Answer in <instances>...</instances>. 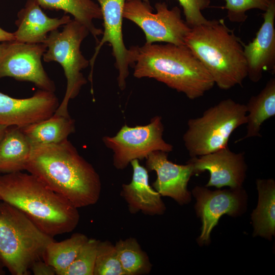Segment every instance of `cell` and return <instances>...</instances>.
Returning <instances> with one entry per match:
<instances>
[{"instance_id":"6da1fadb","label":"cell","mask_w":275,"mask_h":275,"mask_svg":"<svg viewBox=\"0 0 275 275\" xmlns=\"http://www.w3.org/2000/svg\"><path fill=\"white\" fill-rule=\"evenodd\" d=\"M25 170L77 208L99 199V175L68 140L32 146Z\"/></svg>"},{"instance_id":"7a4b0ae2","label":"cell","mask_w":275,"mask_h":275,"mask_svg":"<svg viewBox=\"0 0 275 275\" xmlns=\"http://www.w3.org/2000/svg\"><path fill=\"white\" fill-rule=\"evenodd\" d=\"M0 199L52 237L72 232L79 221L77 208L30 173L20 171L0 176Z\"/></svg>"},{"instance_id":"3957f363","label":"cell","mask_w":275,"mask_h":275,"mask_svg":"<svg viewBox=\"0 0 275 275\" xmlns=\"http://www.w3.org/2000/svg\"><path fill=\"white\" fill-rule=\"evenodd\" d=\"M135 48L133 74L136 78L155 79L191 100L203 96L215 85L186 45L153 43Z\"/></svg>"},{"instance_id":"277c9868","label":"cell","mask_w":275,"mask_h":275,"mask_svg":"<svg viewBox=\"0 0 275 275\" xmlns=\"http://www.w3.org/2000/svg\"><path fill=\"white\" fill-rule=\"evenodd\" d=\"M243 43L223 19L209 20L191 28L185 45L222 90L241 85L248 76Z\"/></svg>"},{"instance_id":"5b68a950","label":"cell","mask_w":275,"mask_h":275,"mask_svg":"<svg viewBox=\"0 0 275 275\" xmlns=\"http://www.w3.org/2000/svg\"><path fill=\"white\" fill-rule=\"evenodd\" d=\"M53 237L12 205L0 203V261L13 275H28Z\"/></svg>"},{"instance_id":"8992f818","label":"cell","mask_w":275,"mask_h":275,"mask_svg":"<svg viewBox=\"0 0 275 275\" xmlns=\"http://www.w3.org/2000/svg\"><path fill=\"white\" fill-rule=\"evenodd\" d=\"M246 115L245 104L228 98L208 108L201 116L189 119L183 141L189 156L198 157L228 146L233 131L246 124Z\"/></svg>"},{"instance_id":"52a82bcc","label":"cell","mask_w":275,"mask_h":275,"mask_svg":"<svg viewBox=\"0 0 275 275\" xmlns=\"http://www.w3.org/2000/svg\"><path fill=\"white\" fill-rule=\"evenodd\" d=\"M89 34L85 26L73 19L64 25L62 31L56 30L49 33L43 42L47 48L42 56L44 61L60 64L67 80L65 94L56 115L70 116V100L75 98L87 82L81 71L90 65V60L82 54L80 45Z\"/></svg>"},{"instance_id":"ba28073f","label":"cell","mask_w":275,"mask_h":275,"mask_svg":"<svg viewBox=\"0 0 275 275\" xmlns=\"http://www.w3.org/2000/svg\"><path fill=\"white\" fill-rule=\"evenodd\" d=\"M156 12L152 13L150 4L142 0H126L123 18L139 26L145 35V44L166 42L185 45L190 28L181 18L178 7L169 9L165 2L157 3Z\"/></svg>"},{"instance_id":"9c48e42d","label":"cell","mask_w":275,"mask_h":275,"mask_svg":"<svg viewBox=\"0 0 275 275\" xmlns=\"http://www.w3.org/2000/svg\"><path fill=\"white\" fill-rule=\"evenodd\" d=\"M163 131L162 118L156 116L147 125L130 127L125 124L115 135L104 136L102 141L113 152L114 166L123 170L132 160L146 159L154 151H172L173 146L163 140Z\"/></svg>"},{"instance_id":"30bf717a","label":"cell","mask_w":275,"mask_h":275,"mask_svg":"<svg viewBox=\"0 0 275 275\" xmlns=\"http://www.w3.org/2000/svg\"><path fill=\"white\" fill-rule=\"evenodd\" d=\"M100 6L104 30L101 40L97 43L94 53L90 60L91 70L89 80L93 90V73L96 59L103 45L108 43L112 48L115 59V67L118 71L117 82L121 90L126 87V80L129 75V67L134 64L135 46L127 48L123 41L122 22L123 9L126 0H96Z\"/></svg>"},{"instance_id":"8fae6325","label":"cell","mask_w":275,"mask_h":275,"mask_svg":"<svg viewBox=\"0 0 275 275\" xmlns=\"http://www.w3.org/2000/svg\"><path fill=\"white\" fill-rule=\"evenodd\" d=\"M46 48L44 43L8 42L0 56V79L9 76L29 81L40 90L54 92L55 84L47 75L41 62Z\"/></svg>"},{"instance_id":"7c38bea8","label":"cell","mask_w":275,"mask_h":275,"mask_svg":"<svg viewBox=\"0 0 275 275\" xmlns=\"http://www.w3.org/2000/svg\"><path fill=\"white\" fill-rule=\"evenodd\" d=\"M196 199L195 209L201 219V233L197 240L199 244H208L210 233L224 214L235 216L242 212L245 205L244 191L241 188L212 191L206 187L196 186L192 191Z\"/></svg>"},{"instance_id":"4fadbf2b","label":"cell","mask_w":275,"mask_h":275,"mask_svg":"<svg viewBox=\"0 0 275 275\" xmlns=\"http://www.w3.org/2000/svg\"><path fill=\"white\" fill-rule=\"evenodd\" d=\"M59 104L54 92L43 90L24 99L14 98L0 92V124L23 127L50 117Z\"/></svg>"},{"instance_id":"5bb4252c","label":"cell","mask_w":275,"mask_h":275,"mask_svg":"<svg viewBox=\"0 0 275 275\" xmlns=\"http://www.w3.org/2000/svg\"><path fill=\"white\" fill-rule=\"evenodd\" d=\"M194 167L195 174L205 171L210 173L206 187L241 188L245 180L247 166L243 152L235 153L228 146L202 156L191 157L188 161Z\"/></svg>"},{"instance_id":"9a60e30c","label":"cell","mask_w":275,"mask_h":275,"mask_svg":"<svg viewBox=\"0 0 275 275\" xmlns=\"http://www.w3.org/2000/svg\"><path fill=\"white\" fill-rule=\"evenodd\" d=\"M168 153L156 151L146 158L148 171H154L157 178L152 187L161 196L172 198L178 204H188L190 194L187 184L190 177L195 175L193 164L188 161L184 165L177 164L168 160Z\"/></svg>"},{"instance_id":"2e32d148","label":"cell","mask_w":275,"mask_h":275,"mask_svg":"<svg viewBox=\"0 0 275 275\" xmlns=\"http://www.w3.org/2000/svg\"><path fill=\"white\" fill-rule=\"evenodd\" d=\"M275 0L263 13V22L255 38L243 44V52L248 69V77L258 82L264 71L275 69Z\"/></svg>"},{"instance_id":"e0dca14e","label":"cell","mask_w":275,"mask_h":275,"mask_svg":"<svg viewBox=\"0 0 275 275\" xmlns=\"http://www.w3.org/2000/svg\"><path fill=\"white\" fill-rule=\"evenodd\" d=\"M132 168L131 181L123 184L120 195L127 204L130 213L141 212L150 216L162 214L166 209L161 195L149 182L148 171L138 159L130 163Z\"/></svg>"},{"instance_id":"ac0fdd59","label":"cell","mask_w":275,"mask_h":275,"mask_svg":"<svg viewBox=\"0 0 275 275\" xmlns=\"http://www.w3.org/2000/svg\"><path fill=\"white\" fill-rule=\"evenodd\" d=\"M71 20L70 16L60 18L48 17L41 10L37 0H28L24 8L18 13L13 33L14 41L29 44L43 43L48 34L58 30Z\"/></svg>"},{"instance_id":"d6986e66","label":"cell","mask_w":275,"mask_h":275,"mask_svg":"<svg viewBox=\"0 0 275 275\" xmlns=\"http://www.w3.org/2000/svg\"><path fill=\"white\" fill-rule=\"evenodd\" d=\"M32 146L20 127L9 126L0 142V173L25 170Z\"/></svg>"},{"instance_id":"ffe728a7","label":"cell","mask_w":275,"mask_h":275,"mask_svg":"<svg viewBox=\"0 0 275 275\" xmlns=\"http://www.w3.org/2000/svg\"><path fill=\"white\" fill-rule=\"evenodd\" d=\"M32 146L56 144L67 140L74 132L75 121L70 116L53 114L50 117L20 128Z\"/></svg>"},{"instance_id":"44dd1931","label":"cell","mask_w":275,"mask_h":275,"mask_svg":"<svg viewBox=\"0 0 275 275\" xmlns=\"http://www.w3.org/2000/svg\"><path fill=\"white\" fill-rule=\"evenodd\" d=\"M246 133L236 142L248 138L261 137L262 124L275 115V79L272 78L257 95L251 97L245 104Z\"/></svg>"},{"instance_id":"7402d4cb","label":"cell","mask_w":275,"mask_h":275,"mask_svg":"<svg viewBox=\"0 0 275 275\" xmlns=\"http://www.w3.org/2000/svg\"><path fill=\"white\" fill-rule=\"evenodd\" d=\"M259 199L252 214L253 236L270 239L275 232V182L273 179L256 180Z\"/></svg>"},{"instance_id":"603a6c76","label":"cell","mask_w":275,"mask_h":275,"mask_svg":"<svg viewBox=\"0 0 275 275\" xmlns=\"http://www.w3.org/2000/svg\"><path fill=\"white\" fill-rule=\"evenodd\" d=\"M45 8L61 10L72 15L74 19L85 26L97 43L103 31L94 24V19H102L99 5L94 0H37Z\"/></svg>"},{"instance_id":"cb8c5ba5","label":"cell","mask_w":275,"mask_h":275,"mask_svg":"<svg viewBox=\"0 0 275 275\" xmlns=\"http://www.w3.org/2000/svg\"><path fill=\"white\" fill-rule=\"evenodd\" d=\"M88 239L84 234L75 233L61 241L54 240L47 246L43 260L54 268L57 275H63Z\"/></svg>"},{"instance_id":"d4e9b609","label":"cell","mask_w":275,"mask_h":275,"mask_svg":"<svg viewBox=\"0 0 275 275\" xmlns=\"http://www.w3.org/2000/svg\"><path fill=\"white\" fill-rule=\"evenodd\" d=\"M115 245L126 275L150 273L152 267L150 259L136 239L130 237L120 239Z\"/></svg>"},{"instance_id":"484cf974","label":"cell","mask_w":275,"mask_h":275,"mask_svg":"<svg viewBox=\"0 0 275 275\" xmlns=\"http://www.w3.org/2000/svg\"><path fill=\"white\" fill-rule=\"evenodd\" d=\"M93 275H126L115 245L108 240L98 243Z\"/></svg>"},{"instance_id":"4316f807","label":"cell","mask_w":275,"mask_h":275,"mask_svg":"<svg viewBox=\"0 0 275 275\" xmlns=\"http://www.w3.org/2000/svg\"><path fill=\"white\" fill-rule=\"evenodd\" d=\"M99 241L94 238L88 239L63 275H93Z\"/></svg>"},{"instance_id":"83f0119b","label":"cell","mask_w":275,"mask_h":275,"mask_svg":"<svg viewBox=\"0 0 275 275\" xmlns=\"http://www.w3.org/2000/svg\"><path fill=\"white\" fill-rule=\"evenodd\" d=\"M274 0H225L223 8L227 10V17L232 22L242 23L247 19V11L259 9L265 11Z\"/></svg>"},{"instance_id":"f1b7e54d","label":"cell","mask_w":275,"mask_h":275,"mask_svg":"<svg viewBox=\"0 0 275 275\" xmlns=\"http://www.w3.org/2000/svg\"><path fill=\"white\" fill-rule=\"evenodd\" d=\"M142 1L150 4L149 0ZM177 1L182 7L185 22L190 28L205 23L208 21L203 15L202 11L209 7L210 0Z\"/></svg>"},{"instance_id":"f546056e","label":"cell","mask_w":275,"mask_h":275,"mask_svg":"<svg viewBox=\"0 0 275 275\" xmlns=\"http://www.w3.org/2000/svg\"><path fill=\"white\" fill-rule=\"evenodd\" d=\"M31 270L35 275L56 274L54 268L42 259L35 262L32 265Z\"/></svg>"},{"instance_id":"4dcf8cb0","label":"cell","mask_w":275,"mask_h":275,"mask_svg":"<svg viewBox=\"0 0 275 275\" xmlns=\"http://www.w3.org/2000/svg\"><path fill=\"white\" fill-rule=\"evenodd\" d=\"M14 40L13 33L7 32L0 28V43Z\"/></svg>"},{"instance_id":"1f68e13d","label":"cell","mask_w":275,"mask_h":275,"mask_svg":"<svg viewBox=\"0 0 275 275\" xmlns=\"http://www.w3.org/2000/svg\"><path fill=\"white\" fill-rule=\"evenodd\" d=\"M8 127L7 126L0 124V142L4 136V134Z\"/></svg>"},{"instance_id":"d6a6232c","label":"cell","mask_w":275,"mask_h":275,"mask_svg":"<svg viewBox=\"0 0 275 275\" xmlns=\"http://www.w3.org/2000/svg\"><path fill=\"white\" fill-rule=\"evenodd\" d=\"M7 42H4L3 43H0V56L6 48Z\"/></svg>"},{"instance_id":"836d02e7","label":"cell","mask_w":275,"mask_h":275,"mask_svg":"<svg viewBox=\"0 0 275 275\" xmlns=\"http://www.w3.org/2000/svg\"><path fill=\"white\" fill-rule=\"evenodd\" d=\"M4 267L0 261V275L5 274Z\"/></svg>"},{"instance_id":"e575fe53","label":"cell","mask_w":275,"mask_h":275,"mask_svg":"<svg viewBox=\"0 0 275 275\" xmlns=\"http://www.w3.org/2000/svg\"><path fill=\"white\" fill-rule=\"evenodd\" d=\"M0 200H1V199H0Z\"/></svg>"}]
</instances>
